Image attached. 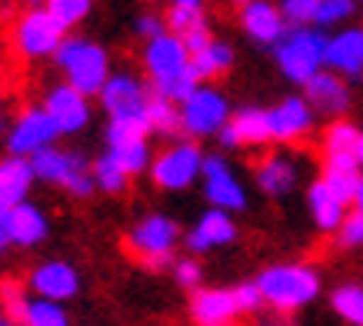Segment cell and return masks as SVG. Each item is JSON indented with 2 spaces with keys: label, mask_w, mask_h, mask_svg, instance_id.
Instances as JSON below:
<instances>
[{
  "label": "cell",
  "mask_w": 363,
  "mask_h": 326,
  "mask_svg": "<svg viewBox=\"0 0 363 326\" xmlns=\"http://www.w3.org/2000/svg\"><path fill=\"white\" fill-rule=\"evenodd\" d=\"M190 50L184 44L180 33H160V37H150L147 40V50H143V70H147V87L157 90V94H170L180 77L190 70Z\"/></svg>",
  "instance_id": "cell-5"
},
{
  "label": "cell",
  "mask_w": 363,
  "mask_h": 326,
  "mask_svg": "<svg viewBox=\"0 0 363 326\" xmlns=\"http://www.w3.org/2000/svg\"><path fill=\"white\" fill-rule=\"evenodd\" d=\"M233 296H237V306H240V313H260L267 306L264 300V290H260V283L253 280V283H240L237 290H233Z\"/></svg>",
  "instance_id": "cell-42"
},
{
  "label": "cell",
  "mask_w": 363,
  "mask_h": 326,
  "mask_svg": "<svg viewBox=\"0 0 363 326\" xmlns=\"http://www.w3.org/2000/svg\"><path fill=\"white\" fill-rule=\"evenodd\" d=\"M164 17H167V30L180 33V37L194 30V27H200V23H207L203 21V7H184V4H170V11Z\"/></svg>",
  "instance_id": "cell-37"
},
{
  "label": "cell",
  "mask_w": 363,
  "mask_h": 326,
  "mask_svg": "<svg viewBox=\"0 0 363 326\" xmlns=\"http://www.w3.org/2000/svg\"><path fill=\"white\" fill-rule=\"evenodd\" d=\"M337 247L340 250H360L363 247V210L360 207L347 210L343 223L337 227Z\"/></svg>",
  "instance_id": "cell-36"
},
{
  "label": "cell",
  "mask_w": 363,
  "mask_h": 326,
  "mask_svg": "<svg viewBox=\"0 0 363 326\" xmlns=\"http://www.w3.org/2000/svg\"><path fill=\"white\" fill-rule=\"evenodd\" d=\"M0 303H4V313L11 316V323H23V313H27V296L17 283H4L0 286Z\"/></svg>",
  "instance_id": "cell-39"
},
{
  "label": "cell",
  "mask_w": 363,
  "mask_h": 326,
  "mask_svg": "<svg viewBox=\"0 0 363 326\" xmlns=\"http://www.w3.org/2000/svg\"><path fill=\"white\" fill-rule=\"evenodd\" d=\"M7 247H13V240H11V227H7V217H4V210H0V253L7 250Z\"/></svg>",
  "instance_id": "cell-45"
},
{
  "label": "cell",
  "mask_w": 363,
  "mask_h": 326,
  "mask_svg": "<svg viewBox=\"0 0 363 326\" xmlns=\"http://www.w3.org/2000/svg\"><path fill=\"white\" fill-rule=\"evenodd\" d=\"M90 170H94V180H97V190H104V193H123V190H127L130 174L123 170V163L117 160L111 150L104 153V157H97Z\"/></svg>",
  "instance_id": "cell-30"
},
{
  "label": "cell",
  "mask_w": 363,
  "mask_h": 326,
  "mask_svg": "<svg viewBox=\"0 0 363 326\" xmlns=\"http://www.w3.org/2000/svg\"><path fill=\"white\" fill-rule=\"evenodd\" d=\"M357 4L360 0H323L317 11V27H323V30H330V27H340V23H347L357 13Z\"/></svg>",
  "instance_id": "cell-35"
},
{
  "label": "cell",
  "mask_w": 363,
  "mask_h": 326,
  "mask_svg": "<svg viewBox=\"0 0 363 326\" xmlns=\"http://www.w3.org/2000/svg\"><path fill=\"white\" fill-rule=\"evenodd\" d=\"M190 313H194V323L200 326H227L240 316V306L233 290H194Z\"/></svg>",
  "instance_id": "cell-21"
},
{
  "label": "cell",
  "mask_w": 363,
  "mask_h": 326,
  "mask_svg": "<svg viewBox=\"0 0 363 326\" xmlns=\"http://www.w3.org/2000/svg\"><path fill=\"white\" fill-rule=\"evenodd\" d=\"M303 97L310 100V107L317 113H327V117H340L343 110L350 107V87H347V77L323 67L303 84Z\"/></svg>",
  "instance_id": "cell-17"
},
{
  "label": "cell",
  "mask_w": 363,
  "mask_h": 326,
  "mask_svg": "<svg viewBox=\"0 0 363 326\" xmlns=\"http://www.w3.org/2000/svg\"><path fill=\"white\" fill-rule=\"evenodd\" d=\"M190 64H194V70L200 74V80L220 77L233 67V47L223 44V40H210L203 50H197V54L190 57Z\"/></svg>",
  "instance_id": "cell-29"
},
{
  "label": "cell",
  "mask_w": 363,
  "mask_h": 326,
  "mask_svg": "<svg viewBox=\"0 0 363 326\" xmlns=\"http://www.w3.org/2000/svg\"><path fill=\"white\" fill-rule=\"evenodd\" d=\"M333 313L353 326H363V286H340L330 296Z\"/></svg>",
  "instance_id": "cell-33"
},
{
  "label": "cell",
  "mask_w": 363,
  "mask_h": 326,
  "mask_svg": "<svg viewBox=\"0 0 363 326\" xmlns=\"http://www.w3.org/2000/svg\"><path fill=\"white\" fill-rule=\"evenodd\" d=\"M233 4H240V7H243V4H247V0H233Z\"/></svg>",
  "instance_id": "cell-49"
},
{
  "label": "cell",
  "mask_w": 363,
  "mask_h": 326,
  "mask_svg": "<svg viewBox=\"0 0 363 326\" xmlns=\"http://www.w3.org/2000/svg\"><path fill=\"white\" fill-rule=\"evenodd\" d=\"M57 137H60V127L47 113V107H30L13 120L11 133H7V153L33 157V153L44 150V147H54Z\"/></svg>",
  "instance_id": "cell-10"
},
{
  "label": "cell",
  "mask_w": 363,
  "mask_h": 326,
  "mask_svg": "<svg viewBox=\"0 0 363 326\" xmlns=\"http://www.w3.org/2000/svg\"><path fill=\"white\" fill-rule=\"evenodd\" d=\"M147 97H150V87H143L130 74H111L100 90V103L107 110V117H140L147 113Z\"/></svg>",
  "instance_id": "cell-16"
},
{
  "label": "cell",
  "mask_w": 363,
  "mask_h": 326,
  "mask_svg": "<svg viewBox=\"0 0 363 326\" xmlns=\"http://www.w3.org/2000/svg\"><path fill=\"white\" fill-rule=\"evenodd\" d=\"M54 60L64 70L67 84L84 90L87 97H100V90L111 77V57L104 47L94 40H84V37H67L54 54Z\"/></svg>",
  "instance_id": "cell-3"
},
{
  "label": "cell",
  "mask_w": 363,
  "mask_h": 326,
  "mask_svg": "<svg viewBox=\"0 0 363 326\" xmlns=\"http://www.w3.org/2000/svg\"><path fill=\"white\" fill-rule=\"evenodd\" d=\"M30 290L37 296H50V300H70V296H77L80 290V276L77 270L64 260H50L44 266H37L30 273Z\"/></svg>",
  "instance_id": "cell-20"
},
{
  "label": "cell",
  "mask_w": 363,
  "mask_h": 326,
  "mask_svg": "<svg viewBox=\"0 0 363 326\" xmlns=\"http://www.w3.org/2000/svg\"><path fill=\"white\" fill-rule=\"evenodd\" d=\"M180 117H184V133L190 137H217L227 127L230 113V100L210 84H200L184 103H180Z\"/></svg>",
  "instance_id": "cell-8"
},
{
  "label": "cell",
  "mask_w": 363,
  "mask_h": 326,
  "mask_svg": "<svg viewBox=\"0 0 363 326\" xmlns=\"http://www.w3.org/2000/svg\"><path fill=\"white\" fill-rule=\"evenodd\" d=\"M307 207H310V217H313V227L323 230V233H337V227L343 223L350 203L340 200L323 180H317V184H310V190H307Z\"/></svg>",
  "instance_id": "cell-24"
},
{
  "label": "cell",
  "mask_w": 363,
  "mask_h": 326,
  "mask_svg": "<svg viewBox=\"0 0 363 326\" xmlns=\"http://www.w3.org/2000/svg\"><path fill=\"white\" fill-rule=\"evenodd\" d=\"M33 180H37V170H33L30 157H17V153L4 157L0 160V210L27 200Z\"/></svg>",
  "instance_id": "cell-22"
},
{
  "label": "cell",
  "mask_w": 363,
  "mask_h": 326,
  "mask_svg": "<svg viewBox=\"0 0 363 326\" xmlns=\"http://www.w3.org/2000/svg\"><path fill=\"white\" fill-rule=\"evenodd\" d=\"M137 137H150L147 113H140V117H111V123H107V147L123 140H137Z\"/></svg>",
  "instance_id": "cell-34"
},
{
  "label": "cell",
  "mask_w": 363,
  "mask_h": 326,
  "mask_svg": "<svg viewBox=\"0 0 363 326\" xmlns=\"http://www.w3.org/2000/svg\"><path fill=\"white\" fill-rule=\"evenodd\" d=\"M107 150L123 163V170L130 176L150 170V147H147V137H137V140H123V143H113Z\"/></svg>",
  "instance_id": "cell-31"
},
{
  "label": "cell",
  "mask_w": 363,
  "mask_h": 326,
  "mask_svg": "<svg viewBox=\"0 0 363 326\" xmlns=\"http://www.w3.org/2000/svg\"><path fill=\"white\" fill-rule=\"evenodd\" d=\"M320 180L330 186L333 193L353 203L357 200V186L363 180V167H360V157H323V174Z\"/></svg>",
  "instance_id": "cell-26"
},
{
  "label": "cell",
  "mask_w": 363,
  "mask_h": 326,
  "mask_svg": "<svg viewBox=\"0 0 363 326\" xmlns=\"http://www.w3.org/2000/svg\"><path fill=\"white\" fill-rule=\"evenodd\" d=\"M177 240H180V230H177L174 220L164 217V213H150L127 233V247H130V253L140 257L143 266L164 270L167 263H174Z\"/></svg>",
  "instance_id": "cell-6"
},
{
  "label": "cell",
  "mask_w": 363,
  "mask_h": 326,
  "mask_svg": "<svg viewBox=\"0 0 363 326\" xmlns=\"http://www.w3.org/2000/svg\"><path fill=\"white\" fill-rule=\"evenodd\" d=\"M327 33L317 23H297L274 44V57L280 74L290 80V84H307L310 77L327 67Z\"/></svg>",
  "instance_id": "cell-1"
},
{
  "label": "cell",
  "mask_w": 363,
  "mask_h": 326,
  "mask_svg": "<svg viewBox=\"0 0 363 326\" xmlns=\"http://www.w3.org/2000/svg\"><path fill=\"white\" fill-rule=\"evenodd\" d=\"M357 157H360V167H363V133H360V147H357Z\"/></svg>",
  "instance_id": "cell-48"
},
{
  "label": "cell",
  "mask_w": 363,
  "mask_h": 326,
  "mask_svg": "<svg viewBox=\"0 0 363 326\" xmlns=\"http://www.w3.org/2000/svg\"><path fill=\"white\" fill-rule=\"evenodd\" d=\"M147 120H150V133H160V137H174L184 130L180 103L157 90H150V97H147Z\"/></svg>",
  "instance_id": "cell-27"
},
{
  "label": "cell",
  "mask_w": 363,
  "mask_h": 326,
  "mask_svg": "<svg viewBox=\"0 0 363 326\" xmlns=\"http://www.w3.org/2000/svg\"><path fill=\"white\" fill-rule=\"evenodd\" d=\"M360 127L343 117H333V123L323 130V157H357L360 147Z\"/></svg>",
  "instance_id": "cell-28"
},
{
  "label": "cell",
  "mask_w": 363,
  "mask_h": 326,
  "mask_svg": "<svg viewBox=\"0 0 363 326\" xmlns=\"http://www.w3.org/2000/svg\"><path fill=\"white\" fill-rule=\"evenodd\" d=\"M210 40H213V37H210L207 23H200V27H194V30H187V33H184V44H187V50H190V54H197V50H203V47H207Z\"/></svg>",
  "instance_id": "cell-44"
},
{
  "label": "cell",
  "mask_w": 363,
  "mask_h": 326,
  "mask_svg": "<svg viewBox=\"0 0 363 326\" xmlns=\"http://www.w3.org/2000/svg\"><path fill=\"white\" fill-rule=\"evenodd\" d=\"M240 27L253 44L274 47L290 30V21L284 17V7L274 0H247L240 7Z\"/></svg>",
  "instance_id": "cell-13"
},
{
  "label": "cell",
  "mask_w": 363,
  "mask_h": 326,
  "mask_svg": "<svg viewBox=\"0 0 363 326\" xmlns=\"http://www.w3.org/2000/svg\"><path fill=\"white\" fill-rule=\"evenodd\" d=\"M4 217H7V227H11L13 247H37V243L47 237V230H50L47 227V217L33 207V203H27V200L7 207Z\"/></svg>",
  "instance_id": "cell-25"
},
{
  "label": "cell",
  "mask_w": 363,
  "mask_h": 326,
  "mask_svg": "<svg viewBox=\"0 0 363 326\" xmlns=\"http://www.w3.org/2000/svg\"><path fill=\"white\" fill-rule=\"evenodd\" d=\"M233 240H237V227H233V220H230V210L213 207L197 220V227L184 237V243H187L190 253L200 257V253H210V250H217V247H227Z\"/></svg>",
  "instance_id": "cell-18"
},
{
  "label": "cell",
  "mask_w": 363,
  "mask_h": 326,
  "mask_svg": "<svg viewBox=\"0 0 363 326\" xmlns=\"http://www.w3.org/2000/svg\"><path fill=\"white\" fill-rule=\"evenodd\" d=\"M90 7H94V0H47V11L54 13V17L64 23L67 30H70L74 23L87 21Z\"/></svg>",
  "instance_id": "cell-38"
},
{
  "label": "cell",
  "mask_w": 363,
  "mask_h": 326,
  "mask_svg": "<svg viewBox=\"0 0 363 326\" xmlns=\"http://www.w3.org/2000/svg\"><path fill=\"white\" fill-rule=\"evenodd\" d=\"M217 137H220L223 150H237V147H264V143L274 140V133H270V110H260V107L237 110Z\"/></svg>",
  "instance_id": "cell-15"
},
{
  "label": "cell",
  "mask_w": 363,
  "mask_h": 326,
  "mask_svg": "<svg viewBox=\"0 0 363 326\" xmlns=\"http://www.w3.org/2000/svg\"><path fill=\"white\" fill-rule=\"evenodd\" d=\"M260 290H264L267 306H274L277 313H297L310 306L320 296V273L307 263H277L267 266L260 276Z\"/></svg>",
  "instance_id": "cell-2"
},
{
  "label": "cell",
  "mask_w": 363,
  "mask_h": 326,
  "mask_svg": "<svg viewBox=\"0 0 363 326\" xmlns=\"http://www.w3.org/2000/svg\"><path fill=\"white\" fill-rule=\"evenodd\" d=\"M23 323L27 326H67V310L60 300H50V296H37L27 303V313H23Z\"/></svg>",
  "instance_id": "cell-32"
},
{
  "label": "cell",
  "mask_w": 363,
  "mask_h": 326,
  "mask_svg": "<svg viewBox=\"0 0 363 326\" xmlns=\"http://www.w3.org/2000/svg\"><path fill=\"white\" fill-rule=\"evenodd\" d=\"M33 170H37V180H47V184L64 186L67 193H74L77 200H87L94 190H97V180H94V170L87 167V160L80 153L70 150H57V147H44L30 157Z\"/></svg>",
  "instance_id": "cell-4"
},
{
  "label": "cell",
  "mask_w": 363,
  "mask_h": 326,
  "mask_svg": "<svg viewBox=\"0 0 363 326\" xmlns=\"http://www.w3.org/2000/svg\"><path fill=\"white\" fill-rule=\"evenodd\" d=\"M64 40H67V27L57 21L47 7H33V11H27L21 21H17V30H13L17 54L27 57V60L54 57Z\"/></svg>",
  "instance_id": "cell-7"
},
{
  "label": "cell",
  "mask_w": 363,
  "mask_h": 326,
  "mask_svg": "<svg viewBox=\"0 0 363 326\" xmlns=\"http://www.w3.org/2000/svg\"><path fill=\"white\" fill-rule=\"evenodd\" d=\"M353 207L363 210V180H360V186H357V200H353Z\"/></svg>",
  "instance_id": "cell-47"
},
{
  "label": "cell",
  "mask_w": 363,
  "mask_h": 326,
  "mask_svg": "<svg viewBox=\"0 0 363 326\" xmlns=\"http://www.w3.org/2000/svg\"><path fill=\"white\" fill-rule=\"evenodd\" d=\"M174 280L180 283V290H200L203 270H200V263H197V253H194V257H180V260H174Z\"/></svg>",
  "instance_id": "cell-40"
},
{
  "label": "cell",
  "mask_w": 363,
  "mask_h": 326,
  "mask_svg": "<svg viewBox=\"0 0 363 326\" xmlns=\"http://www.w3.org/2000/svg\"><path fill=\"white\" fill-rule=\"evenodd\" d=\"M203 157L194 140H177L174 147H167L154 163H150V176L157 186L164 190H187L194 180L203 176Z\"/></svg>",
  "instance_id": "cell-9"
},
{
  "label": "cell",
  "mask_w": 363,
  "mask_h": 326,
  "mask_svg": "<svg viewBox=\"0 0 363 326\" xmlns=\"http://www.w3.org/2000/svg\"><path fill=\"white\" fill-rule=\"evenodd\" d=\"M203 196H207L210 207H220V210H243L247 207V190L237 180V174L230 170L227 157L220 153H207L203 157Z\"/></svg>",
  "instance_id": "cell-11"
},
{
  "label": "cell",
  "mask_w": 363,
  "mask_h": 326,
  "mask_svg": "<svg viewBox=\"0 0 363 326\" xmlns=\"http://www.w3.org/2000/svg\"><path fill=\"white\" fill-rule=\"evenodd\" d=\"M327 67L347 80L363 77V27H343L327 40Z\"/></svg>",
  "instance_id": "cell-19"
},
{
  "label": "cell",
  "mask_w": 363,
  "mask_h": 326,
  "mask_svg": "<svg viewBox=\"0 0 363 326\" xmlns=\"http://www.w3.org/2000/svg\"><path fill=\"white\" fill-rule=\"evenodd\" d=\"M313 117L317 110L310 107V100L300 94V97H284L270 110V133H274V143H300L313 133Z\"/></svg>",
  "instance_id": "cell-12"
},
{
  "label": "cell",
  "mask_w": 363,
  "mask_h": 326,
  "mask_svg": "<svg viewBox=\"0 0 363 326\" xmlns=\"http://www.w3.org/2000/svg\"><path fill=\"white\" fill-rule=\"evenodd\" d=\"M0 120H4V110H0Z\"/></svg>",
  "instance_id": "cell-50"
},
{
  "label": "cell",
  "mask_w": 363,
  "mask_h": 326,
  "mask_svg": "<svg viewBox=\"0 0 363 326\" xmlns=\"http://www.w3.org/2000/svg\"><path fill=\"white\" fill-rule=\"evenodd\" d=\"M300 180V167L286 153H270L257 163V186L267 196H286Z\"/></svg>",
  "instance_id": "cell-23"
},
{
  "label": "cell",
  "mask_w": 363,
  "mask_h": 326,
  "mask_svg": "<svg viewBox=\"0 0 363 326\" xmlns=\"http://www.w3.org/2000/svg\"><path fill=\"white\" fill-rule=\"evenodd\" d=\"M320 4H323V0H280L284 17L290 21V27H297V23H313L317 21Z\"/></svg>",
  "instance_id": "cell-41"
},
{
  "label": "cell",
  "mask_w": 363,
  "mask_h": 326,
  "mask_svg": "<svg viewBox=\"0 0 363 326\" xmlns=\"http://www.w3.org/2000/svg\"><path fill=\"white\" fill-rule=\"evenodd\" d=\"M360 4H363V0H360Z\"/></svg>",
  "instance_id": "cell-51"
},
{
  "label": "cell",
  "mask_w": 363,
  "mask_h": 326,
  "mask_svg": "<svg viewBox=\"0 0 363 326\" xmlns=\"http://www.w3.org/2000/svg\"><path fill=\"white\" fill-rule=\"evenodd\" d=\"M44 107L57 120L60 133H80L90 123V97L74 84H67V80L47 90Z\"/></svg>",
  "instance_id": "cell-14"
},
{
  "label": "cell",
  "mask_w": 363,
  "mask_h": 326,
  "mask_svg": "<svg viewBox=\"0 0 363 326\" xmlns=\"http://www.w3.org/2000/svg\"><path fill=\"white\" fill-rule=\"evenodd\" d=\"M170 4H184V7H203V0H170Z\"/></svg>",
  "instance_id": "cell-46"
},
{
  "label": "cell",
  "mask_w": 363,
  "mask_h": 326,
  "mask_svg": "<svg viewBox=\"0 0 363 326\" xmlns=\"http://www.w3.org/2000/svg\"><path fill=\"white\" fill-rule=\"evenodd\" d=\"M137 33H140L143 40L160 37V33H167V17H157V13H140V17H137Z\"/></svg>",
  "instance_id": "cell-43"
}]
</instances>
